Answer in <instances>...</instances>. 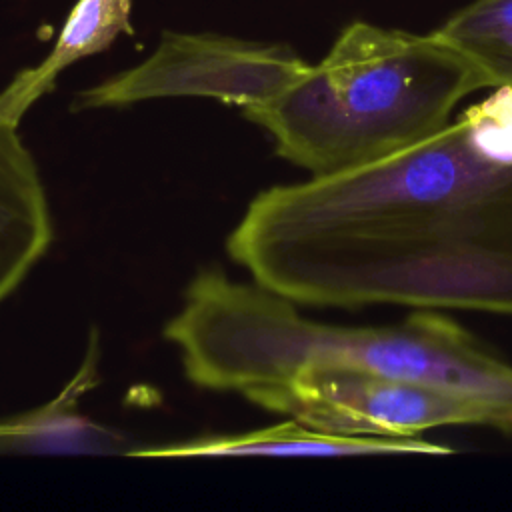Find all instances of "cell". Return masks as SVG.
Masks as SVG:
<instances>
[{
    "instance_id": "cell-9",
    "label": "cell",
    "mask_w": 512,
    "mask_h": 512,
    "mask_svg": "<svg viewBox=\"0 0 512 512\" xmlns=\"http://www.w3.org/2000/svg\"><path fill=\"white\" fill-rule=\"evenodd\" d=\"M130 8V0H78L50 54L38 66L20 70L0 92V126L18 128L28 108L54 88L64 68L106 50L116 36L132 34Z\"/></svg>"
},
{
    "instance_id": "cell-3",
    "label": "cell",
    "mask_w": 512,
    "mask_h": 512,
    "mask_svg": "<svg viewBox=\"0 0 512 512\" xmlns=\"http://www.w3.org/2000/svg\"><path fill=\"white\" fill-rule=\"evenodd\" d=\"M486 74L436 32L350 22L328 54L274 100L244 108L276 154L328 176L400 154L440 132Z\"/></svg>"
},
{
    "instance_id": "cell-2",
    "label": "cell",
    "mask_w": 512,
    "mask_h": 512,
    "mask_svg": "<svg viewBox=\"0 0 512 512\" xmlns=\"http://www.w3.org/2000/svg\"><path fill=\"white\" fill-rule=\"evenodd\" d=\"M164 334L196 386L238 390L250 402L302 366L336 364L462 394L492 414L494 430L512 434V364L436 310L386 326H330L300 316L292 300L260 284L206 270Z\"/></svg>"
},
{
    "instance_id": "cell-6",
    "label": "cell",
    "mask_w": 512,
    "mask_h": 512,
    "mask_svg": "<svg viewBox=\"0 0 512 512\" xmlns=\"http://www.w3.org/2000/svg\"><path fill=\"white\" fill-rule=\"evenodd\" d=\"M452 448L424 438L346 436L310 428L294 418L240 434H216L186 442L136 448L138 458H188V456H386V454H450Z\"/></svg>"
},
{
    "instance_id": "cell-7",
    "label": "cell",
    "mask_w": 512,
    "mask_h": 512,
    "mask_svg": "<svg viewBox=\"0 0 512 512\" xmlns=\"http://www.w3.org/2000/svg\"><path fill=\"white\" fill-rule=\"evenodd\" d=\"M52 242L44 186L16 128L0 126V304Z\"/></svg>"
},
{
    "instance_id": "cell-1",
    "label": "cell",
    "mask_w": 512,
    "mask_h": 512,
    "mask_svg": "<svg viewBox=\"0 0 512 512\" xmlns=\"http://www.w3.org/2000/svg\"><path fill=\"white\" fill-rule=\"evenodd\" d=\"M228 252L294 304L512 316V86L386 160L260 192Z\"/></svg>"
},
{
    "instance_id": "cell-10",
    "label": "cell",
    "mask_w": 512,
    "mask_h": 512,
    "mask_svg": "<svg viewBox=\"0 0 512 512\" xmlns=\"http://www.w3.org/2000/svg\"><path fill=\"white\" fill-rule=\"evenodd\" d=\"M434 32L486 74L490 90L512 86V0H472Z\"/></svg>"
},
{
    "instance_id": "cell-8",
    "label": "cell",
    "mask_w": 512,
    "mask_h": 512,
    "mask_svg": "<svg viewBox=\"0 0 512 512\" xmlns=\"http://www.w3.org/2000/svg\"><path fill=\"white\" fill-rule=\"evenodd\" d=\"M98 336L92 332L84 360L56 398L30 412L0 420V454H112L124 438L78 412V400L96 382ZM126 454V450H122Z\"/></svg>"
},
{
    "instance_id": "cell-5",
    "label": "cell",
    "mask_w": 512,
    "mask_h": 512,
    "mask_svg": "<svg viewBox=\"0 0 512 512\" xmlns=\"http://www.w3.org/2000/svg\"><path fill=\"white\" fill-rule=\"evenodd\" d=\"M308 68V62L282 44L164 32L152 56L80 92L76 108L128 106L166 96H204L244 110L274 100Z\"/></svg>"
},
{
    "instance_id": "cell-4",
    "label": "cell",
    "mask_w": 512,
    "mask_h": 512,
    "mask_svg": "<svg viewBox=\"0 0 512 512\" xmlns=\"http://www.w3.org/2000/svg\"><path fill=\"white\" fill-rule=\"evenodd\" d=\"M252 402L346 436L420 438L442 426L494 428L492 414L462 394L336 364L302 366Z\"/></svg>"
}]
</instances>
